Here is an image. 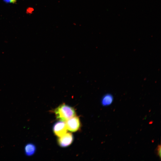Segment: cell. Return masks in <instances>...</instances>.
Returning <instances> with one entry per match:
<instances>
[{
  "label": "cell",
  "mask_w": 161,
  "mask_h": 161,
  "mask_svg": "<svg viewBox=\"0 0 161 161\" xmlns=\"http://www.w3.org/2000/svg\"><path fill=\"white\" fill-rule=\"evenodd\" d=\"M3 1L6 3H15L17 0H3Z\"/></svg>",
  "instance_id": "cell-8"
},
{
  "label": "cell",
  "mask_w": 161,
  "mask_h": 161,
  "mask_svg": "<svg viewBox=\"0 0 161 161\" xmlns=\"http://www.w3.org/2000/svg\"><path fill=\"white\" fill-rule=\"evenodd\" d=\"M113 95L110 94H106L102 97L101 103L103 106H107L110 105L113 101Z\"/></svg>",
  "instance_id": "cell-6"
},
{
  "label": "cell",
  "mask_w": 161,
  "mask_h": 161,
  "mask_svg": "<svg viewBox=\"0 0 161 161\" xmlns=\"http://www.w3.org/2000/svg\"><path fill=\"white\" fill-rule=\"evenodd\" d=\"M54 113L57 119L64 122L76 114L74 108L64 103L61 104L56 108Z\"/></svg>",
  "instance_id": "cell-1"
},
{
  "label": "cell",
  "mask_w": 161,
  "mask_h": 161,
  "mask_svg": "<svg viewBox=\"0 0 161 161\" xmlns=\"http://www.w3.org/2000/svg\"><path fill=\"white\" fill-rule=\"evenodd\" d=\"M73 140V136L72 134L71 133H66L59 137L58 140V143L61 147H65L71 144Z\"/></svg>",
  "instance_id": "cell-4"
},
{
  "label": "cell",
  "mask_w": 161,
  "mask_h": 161,
  "mask_svg": "<svg viewBox=\"0 0 161 161\" xmlns=\"http://www.w3.org/2000/svg\"><path fill=\"white\" fill-rule=\"evenodd\" d=\"M53 131L54 134L60 137L67 133L66 123L64 121L59 120L54 124L53 127Z\"/></svg>",
  "instance_id": "cell-3"
},
{
  "label": "cell",
  "mask_w": 161,
  "mask_h": 161,
  "mask_svg": "<svg viewBox=\"0 0 161 161\" xmlns=\"http://www.w3.org/2000/svg\"><path fill=\"white\" fill-rule=\"evenodd\" d=\"M36 150V147L32 143H28L25 146V154L27 156H31L33 155L35 153Z\"/></svg>",
  "instance_id": "cell-5"
},
{
  "label": "cell",
  "mask_w": 161,
  "mask_h": 161,
  "mask_svg": "<svg viewBox=\"0 0 161 161\" xmlns=\"http://www.w3.org/2000/svg\"><path fill=\"white\" fill-rule=\"evenodd\" d=\"M66 124L67 130L72 131L75 132L79 130L80 126L79 118L74 116L67 120Z\"/></svg>",
  "instance_id": "cell-2"
},
{
  "label": "cell",
  "mask_w": 161,
  "mask_h": 161,
  "mask_svg": "<svg viewBox=\"0 0 161 161\" xmlns=\"http://www.w3.org/2000/svg\"><path fill=\"white\" fill-rule=\"evenodd\" d=\"M156 154L161 157V147L160 145H159L156 148Z\"/></svg>",
  "instance_id": "cell-7"
}]
</instances>
